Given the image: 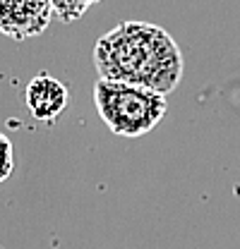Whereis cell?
<instances>
[{"label": "cell", "mask_w": 240, "mask_h": 249, "mask_svg": "<svg viewBox=\"0 0 240 249\" xmlns=\"http://www.w3.org/2000/svg\"><path fill=\"white\" fill-rule=\"evenodd\" d=\"M99 79L171 93L182 79V53L176 38L151 22H120L94 46Z\"/></svg>", "instance_id": "cell-1"}, {"label": "cell", "mask_w": 240, "mask_h": 249, "mask_svg": "<svg viewBox=\"0 0 240 249\" xmlns=\"http://www.w3.org/2000/svg\"><path fill=\"white\" fill-rule=\"evenodd\" d=\"M94 106L103 124L113 134L127 139L149 134L168 110L163 93L108 79H99L94 84Z\"/></svg>", "instance_id": "cell-2"}, {"label": "cell", "mask_w": 240, "mask_h": 249, "mask_svg": "<svg viewBox=\"0 0 240 249\" xmlns=\"http://www.w3.org/2000/svg\"><path fill=\"white\" fill-rule=\"evenodd\" d=\"M51 17V0H0V34L12 41H27L43 34Z\"/></svg>", "instance_id": "cell-3"}, {"label": "cell", "mask_w": 240, "mask_h": 249, "mask_svg": "<svg viewBox=\"0 0 240 249\" xmlns=\"http://www.w3.org/2000/svg\"><path fill=\"white\" fill-rule=\"evenodd\" d=\"M24 106L39 123H56L70 106L67 87L48 72H39L24 89Z\"/></svg>", "instance_id": "cell-4"}, {"label": "cell", "mask_w": 240, "mask_h": 249, "mask_svg": "<svg viewBox=\"0 0 240 249\" xmlns=\"http://www.w3.org/2000/svg\"><path fill=\"white\" fill-rule=\"evenodd\" d=\"M96 2H101V0H51L53 15L58 17L60 22H65V24L80 19L91 5H96Z\"/></svg>", "instance_id": "cell-5"}, {"label": "cell", "mask_w": 240, "mask_h": 249, "mask_svg": "<svg viewBox=\"0 0 240 249\" xmlns=\"http://www.w3.org/2000/svg\"><path fill=\"white\" fill-rule=\"evenodd\" d=\"M15 170V154H12V142L7 139V134L0 132V185L12 175Z\"/></svg>", "instance_id": "cell-6"}, {"label": "cell", "mask_w": 240, "mask_h": 249, "mask_svg": "<svg viewBox=\"0 0 240 249\" xmlns=\"http://www.w3.org/2000/svg\"><path fill=\"white\" fill-rule=\"evenodd\" d=\"M0 249H5V247H2V245H0Z\"/></svg>", "instance_id": "cell-7"}]
</instances>
